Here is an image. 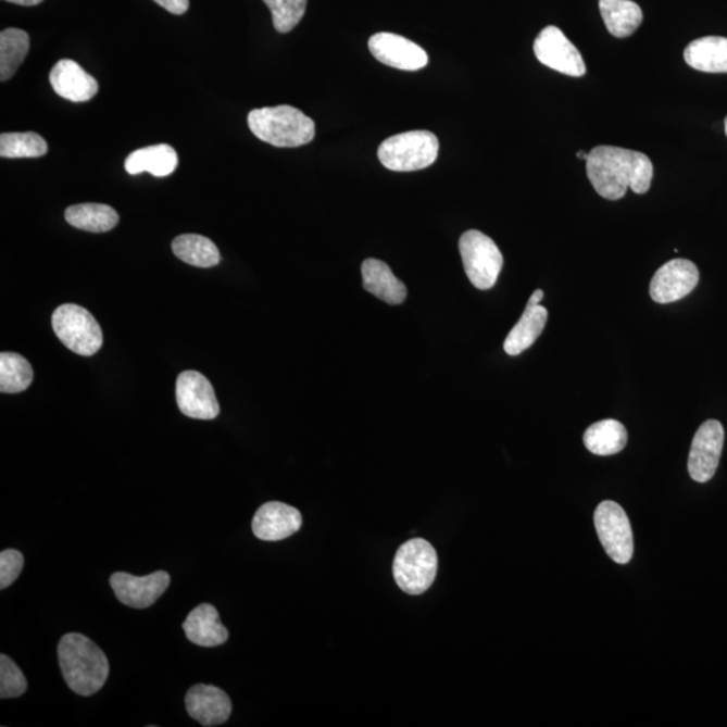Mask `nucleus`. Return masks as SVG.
<instances>
[{
	"label": "nucleus",
	"mask_w": 727,
	"mask_h": 727,
	"mask_svg": "<svg viewBox=\"0 0 727 727\" xmlns=\"http://www.w3.org/2000/svg\"><path fill=\"white\" fill-rule=\"evenodd\" d=\"M588 178L597 193L606 200L617 201L632 189L644 195L651 188L653 165L640 151L597 146L586 161Z\"/></svg>",
	"instance_id": "nucleus-1"
},
{
	"label": "nucleus",
	"mask_w": 727,
	"mask_h": 727,
	"mask_svg": "<svg viewBox=\"0 0 727 727\" xmlns=\"http://www.w3.org/2000/svg\"><path fill=\"white\" fill-rule=\"evenodd\" d=\"M59 663L67 687L82 697L96 694L109 679V659L92 640L82 634L62 637Z\"/></svg>",
	"instance_id": "nucleus-2"
},
{
	"label": "nucleus",
	"mask_w": 727,
	"mask_h": 727,
	"mask_svg": "<svg viewBox=\"0 0 727 727\" xmlns=\"http://www.w3.org/2000/svg\"><path fill=\"white\" fill-rule=\"evenodd\" d=\"M248 127L258 139L275 148H300L312 142L315 124L291 105L266 106L248 114Z\"/></svg>",
	"instance_id": "nucleus-3"
},
{
	"label": "nucleus",
	"mask_w": 727,
	"mask_h": 727,
	"mask_svg": "<svg viewBox=\"0 0 727 727\" xmlns=\"http://www.w3.org/2000/svg\"><path fill=\"white\" fill-rule=\"evenodd\" d=\"M437 573V551L427 540L415 538L399 547L393 560V578L404 593L424 594L431 588Z\"/></svg>",
	"instance_id": "nucleus-4"
},
{
	"label": "nucleus",
	"mask_w": 727,
	"mask_h": 727,
	"mask_svg": "<svg viewBox=\"0 0 727 727\" xmlns=\"http://www.w3.org/2000/svg\"><path fill=\"white\" fill-rule=\"evenodd\" d=\"M439 142L428 131L393 135L380 145L377 156L381 165L392 172H416L437 161Z\"/></svg>",
	"instance_id": "nucleus-5"
},
{
	"label": "nucleus",
	"mask_w": 727,
	"mask_h": 727,
	"mask_svg": "<svg viewBox=\"0 0 727 727\" xmlns=\"http://www.w3.org/2000/svg\"><path fill=\"white\" fill-rule=\"evenodd\" d=\"M52 326L55 336L73 353L93 356L103 346V331L87 309L66 303L54 310Z\"/></svg>",
	"instance_id": "nucleus-6"
},
{
	"label": "nucleus",
	"mask_w": 727,
	"mask_h": 727,
	"mask_svg": "<svg viewBox=\"0 0 727 727\" xmlns=\"http://www.w3.org/2000/svg\"><path fill=\"white\" fill-rule=\"evenodd\" d=\"M459 247L472 285L480 290L492 289L504 264L503 253L496 242L480 230L472 229L461 236Z\"/></svg>",
	"instance_id": "nucleus-7"
},
{
	"label": "nucleus",
	"mask_w": 727,
	"mask_h": 727,
	"mask_svg": "<svg viewBox=\"0 0 727 727\" xmlns=\"http://www.w3.org/2000/svg\"><path fill=\"white\" fill-rule=\"evenodd\" d=\"M594 524L607 555L618 565H627L634 556V534L623 506L604 501L597 506Z\"/></svg>",
	"instance_id": "nucleus-8"
},
{
	"label": "nucleus",
	"mask_w": 727,
	"mask_h": 727,
	"mask_svg": "<svg viewBox=\"0 0 727 727\" xmlns=\"http://www.w3.org/2000/svg\"><path fill=\"white\" fill-rule=\"evenodd\" d=\"M534 53L539 62L563 75L582 77L586 65L579 50L556 26H547L534 43Z\"/></svg>",
	"instance_id": "nucleus-9"
},
{
	"label": "nucleus",
	"mask_w": 727,
	"mask_h": 727,
	"mask_svg": "<svg viewBox=\"0 0 727 727\" xmlns=\"http://www.w3.org/2000/svg\"><path fill=\"white\" fill-rule=\"evenodd\" d=\"M724 441V426L718 421L710 419L698 428L687 465L692 480L702 484L712 480L718 469Z\"/></svg>",
	"instance_id": "nucleus-10"
},
{
	"label": "nucleus",
	"mask_w": 727,
	"mask_h": 727,
	"mask_svg": "<svg viewBox=\"0 0 727 727\" xmlns=\"http://www.w3.org/2000/svg\"><path fill=\"white\" fill-rule=\"evenodd\" d=\"M177 404L189 418L211 421L217 418L220 405L211 381L196 371H185L178 376Z\"/></svg>",
	"instance_id": "nucleus-11"
},
{
	"label": "nucleus",
	"mask_w": 727,
	"mask_h": 727,
	"mask_svg": "<svg viewBox=\"0 0 727 727\" xmlns=\"http://www.w3.org/2000/svg\"><path fill=\"white\" fill-rule=\"evenodd\" d=\"M699 270L687 259H674L653 275L650 294L657 303H673L684 300L695 289Z\"/></svg>",
	"instance_id": "nucleus-12"
},
{
	"label": "nucleus",
	"mask_w": 727,
	"mask_h": 727,
	"mask_svg": "<svg viewBox=\"0 0 727 727\" xmlns=\"http://www.w3.org/2000/svg\"><path fill=\"white\" fill-rule=\"evenodd\" d=\"M111 588L122 604L146 609L155 604L171 585V576L166 572H155L146 577H135L127 573L112 574Z\"/></svg>",
	"instance_id": "nucleus-13"
},
{
	"label": "nucleus",
	"mask_w": 727,
	"mask_h": 727,
	"mask_svg": "<svg viewBox=\"0 0 727 727\" xmlns=\"http://www.w3.org/2000/svg\"><path fill=\"white\" fill-rule=\"evenodd\" d=\"M368 48L377 61L394 70L419 71L428 64L425 50L398 34L377 33L369 38Z\"/></svg>",
	"instance_id": "nucleus-14"
},
{
	"label": "nucleus",
	"mask_w": 727,
	"mask_h": 727,
	"mask_svg": "<svg viewBox=\"0 0 727 727\" xmlns=\"http://www.w3.org/2000/svg\"><path fill=\"white\" fill-rule=\"evenodd\" d=\"M301 512L294 506L270 501L258 510L252 521V531L258 539L278 542L300 531Z\"/></svg>",
	"instance_id": "nucleus-15"
},
{
	"label": "nucleus",
	"mask_w": 727,
	"mask_h": 727,
	"mask_svg": "<svg viewBox=\"0 0 727 727\" xmlns=\"http://www.w3.org/2000/svg\"><path fill=\"white\" fill-rule=\"evenodd\" d=\"M185 703L190 717L202 726L223 725L233 713V702L227 692L210 685L191 687Z\"/></svg>",
	"instance_id": "nucleus-16"
},
{
	"label": "nucleus",
	"mask_w": 727,
	"mask_h": 727,
	"mask_svg": "<svg viewBox=\"0 0 727 727\" xmlns=\"http://www.w3.org/2000/svg\"><path fill=\"white\" fill-rule=\"evenodd\" d=\"M49 80L55 93L73 103L91 100L99 91L98 82L73 60H60L50 72Z\"/></svg>",
	"instance_id": "nucleus-17"
},
{
	"label": "nucleus",
	"mask_w": 727,
	"mask_h": 727,
	"mask_svg": "<svg viewBox=\"0 0 727 727\" xmlns=\"http://www.w3.org/2000/svg\"><path fill=\"white\" fill-rule=\"evenodd\" d=\"M188 640L200 647H218L228 640V629L220 622L217 609L211 604L197 606L183 624Z\"/></svg>",
	"instance_id": "nucleus-18"
},
{
	"label": "nucleus",
	"mask_w": 727,
	"mask_h": 727,
	"mask_svg": "<svg viewBox=\"0 0 727 727\" xmlns=\"http://www.w3.org/2000/svg\"><path fill=\"white\" fill-rule=\"evenodd\" d=\"M364 289L388 304H400L408 298V287L393 275L387 263L366 259L362 266Z\"/></svg>",
	"instance_id": "nucleus-19"
},
{
	"label": "nucleus",
	"mask_w": 727,
	"mask_h": 727,
	"mask_svg": "<svg viewBox=\"0 0 727 727\" xmlns=\"http://www.w3.org/2000/svg\"><path fill=\"white\" fill-rule=\"evenodd\" d=\"M178 162L177 151L172 146L156 145L131 152L124 168L131 176L146 172L154 177H167L176 172Z\"/></svg>",
	"instance_id": "nucleus-20"
},
{
	"label": "nucleus",
	"mask_w": 727,
	"mask_h": 727,
	"mask_svg": "<svg viewBox=\"0 0 727 727\" xmlns=\"http://www.w3.org/2000/svg\"><path fill=\"white\" fill-rule=\"evenodd\" d=\"M547 319H549V312L546 308L540 306V304L527 303L521 319L510 331L509 337L505 338V353H509L510 356H518V354L531 348L534 342L542 335Z\"/></svg>",
	"instance_id": "nucleus-21"
},
{
	"label": "nucleus",
	"mask_w": 727,
	"mask_h": 727,
	"mask_svg": "<svg viewBox=\"0 0 727 727\" xmlns=\"http://www.w3.org/2000/svg\"><path fill=\"white\" fill-rule=\"evenodd\" d=\"M687 65L704 73H727V38L703 37L685 49Z\"/></svg>",
	"instance_id": "nucleus-22"
},
{
	"label": "nucleus",
	"mask_w": 727,
	"mask_h": 727,
	"mask_svg": "<svg viewBox=\"0 0 727 727\" xmlns=\"http://www.w3.org/2000/svg\"><path fill=\"white\" fill-rule=\"evenodd\" d=\"M600 11L607 32L616 38L632 36L642 22V10L632 0H600Z\"/></svg>",
	"instance_id": "nucleus-23"
},
{
	"label": "nucleus",
	"mask_w": 727,
	"mask_h": 727,
	"mask_svg": "<svg viewBox=\"0 0 727 727\" xmlns=\"http://www.w3.org/2000/svg\"><path fill=\"white\" fill-rule=\"evenodd\" d=\"M584 442L586 449L596 455L617 454L627 447V428L614 419L597 422L585 431Z\"/></svg>",
	"instance_id": "nucleus-24"
},
{
	"label": "nucleus",
	"mask_w": 727,
	"mask_h": 727,
	"mask_svg": "<svg viewBox=\"0 0 727 727\" xmlns=\"http://www.w3.org/2000/svg\"><path fill=\"white\" fill-rule=\"evenodd\" d=\"M172 248L174 255L190 266L210 268L217 266L222 261L218 248L205 236L195 234L178 236L173 240Z\"/></svg>",
	"instance_id": "nucleus-25"
},
{
	"label": "nucleus",
	"mask_w": 727,
	"mask_h": 727,
	"mask_svg": "<svg viewBox=\"0 0 727 727\" xmlns=\"http://www.w3.org/2000/svg\"><path fill=\"white\" fill-rule=\"evenodd\" d=\"M65 218L72 227L93 234L109 233L120 223V214L114 208L104 204L70 206L65 212Z\"/></svg>",
	"instance_id": "nucleus-26"
},
{
	"label": "nucleus",
	"mask_w": 727,
	"mask_h": 727,
	"mask_svg": "<svg viewBox=\"0 0 727 727\" xmlns=\"http://www.w3.org/2000/svg\"><path fill=\"white\" fill-rule=\"evenodd\" d=\"M30 49L29 34L21 29L0 33V80L8 82L18 71Z\"/></svg>",
	"instance_id": "nucleus-27"
},
{
	"label": "nucleus",
	"mask_w": 727,
	"mask_h": 727,
	"mask_svg": "<svg viewBox=\"0 0 727 727\" xmlns=\"http://www.w3.org/2000/svg\"><path fill=\"white\" fill-rule=\"evenodd\" d=\"M33 368L18 353L0 354V391L20 393L27 390L33 381Z\"/></svg>",
	"instance_id": "nucleus-28"
},
{
	"label": "nucleus",
	"mask_w": 727,
	"mask_h": 727,
	"mask_svg": "<svg viewBox=\"0 0 727 727\" xmlns=\"http://www.w3.org/2000/svg\"><path fill=\"white\" fill-rule=\"evenodd\" d=\"M49 146L41 135L36 133H5L0 135V156L39 158L47 154Z\"/></svg>",
	"instance_id": "nucleus-29"
},
{
	"label": "nucleus",
	"mask_w": 727,
	"mask_h": 727,
	"mask_svg": "<svg viewBox=\"0 0 727 727\" xmlns=\"http://www.w3.org/2000/svg\"><path fill=\"white\" fill-rule=\"evenodd\" d=\"M273 14V24L276 32L289 33L300 24L308 0H263Z\"/></svg>",
	"instance_id": "nucleus-30"
},
{
	"label": "nucleus",
	"mask_w": 727,
	"mask_h": 727,
	"mask_svg": "<svg viewBox=\"0 0 727 727\" xmlns=\"http://www.w3.org/2000/svg\"><path fill=\"white\" fill-rule=\"evenodd\" d=\"M26 690L27 680L21 668L9 656H0V698H18Z\"/></svg>",
	"instance_id": "nucleus-31"
},
{
	"label": "nucleus",
	"mask_w": 727,
	"mask_h": 727,
	"mask_svg": "<svg viewBox=\"0 0 727 727\" xmlns=\"http://www.w3.org/2000/svg\"><path fill=\"white\" fill-rule=\"evenodd\" d=\"M25 565V557L16 550L0 552V589L4 590L15 582Z\"/></svg>",
	"instance_id": "nucleus-32"
},
{
	"label": "nucleus",
	"mask_w": 727,
	"mask_h": 727,
	"mask_svg": "<svg viewBox=\"0 0 727 727\" xmlns=\"http://www.w3.org/2000/svg\"><path fill=\"white\" fill-rule=\"evenodd\" d=\"M154 2L174 15H183L189 10V0H154Z\"/></svg>",
	"instance_id": "nucleus-33"
},
{
	"label": "nucleus",
	"mask_w": 727,
	"mask_h": 727,
	"mask_svg": "<svg viewBox=\"0 0 727 727\" xmlns=\"http://www.w3.org/2000/svg\"><path fill=\"white\" fill-rule=\"evenodd\" d=\"M4 2L20 4V5H27V8H32V5H37L39 3H42L43 0H4Z\"/></svg>",
	"instance_id": "nucleus-34"
},
{
	"label": "nucleus",
	"mask_w": 727,
	"mask_h": 727,
	"mask_svg": "<svg viewBox=\"0 0 727 727\" xmlns=\"http://www.w3.org/2000/svg\"><path fill=\"white\" fill-rule=\"evenodd\" d=\"M544 292L542 290H535L531 298H529L528 304H539L543 300Z\"/></svg>",
	"instance_id": "nucleus-35"
},
{
	"label": "nucleus",
	"mask_w": 727,
	"mask_h": 727,
	"mask_svg": "<svg viewBox=\"0 0 727 727\" xmlns=\"http://www.w3.org/2000/svg\"><path fill=\"white\" fill-rule=\"evenodd\" d=\"M577 158H578V160L586 162V161H588L589 152L578 151L577 152Z\"/></svg>",
	"instance_id": "nucleus-36"
},
{
	"label": "nucleus",
	"mask_w": 727,
	"mask_h": 727,
	"mask_svg": "<svg viewBox=\"0 0 727 727\" xmlns=\"http://www.w3.org/2000/svg\"><path fill=\"white\" fill-rule=\"evenodd\" d=\"M725 133H726V137H727V117L725 120Z\"/></svg>",
	"instance_id": "nucleus-37"
}]
</instances>
